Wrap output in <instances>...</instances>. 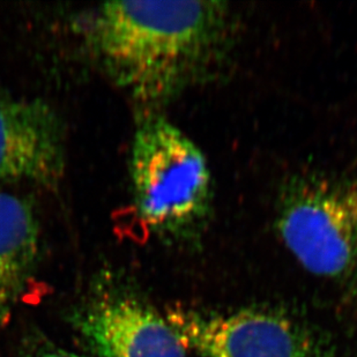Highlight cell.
Returning a JSON list of instances; mask_svg holds the SVG:
<instances>
[{
    "instance_id": "cell-1",
    "label": "cell",
    "mask_w": 357,
    "mask_h": 357,
    "mask_svg": "<svg viewBox=\"0 0 357 357\" xmlns=\"http://www.w3.org/2000/svg\"><path fill=\"white\" fill-rule=\"evenodd\" d=\"M88 49L119 88L155 108L205 73L229 35L223 1H112L80 22Z\"/></svg>"
},
{
    "instance_id": "cell-2",
    "label": "cell",
    "mask_w": 357,
    "mask_h": 357,
    "mask_svg": "<svg viewBox=\"0 0 357 357\" xmlns=\"http://www.w3.org/2000/svg\"><path fill=\"white\" fill-rule=\"evenodd\" d=\"M138 216L163 236H184L211 213L212 176L198 146L170 121L151 116L139 125L130 161Z\"/></svg>"
},
{
    "instance_id": "cell-3",
    "label": "cell",
    "mask_w": 357,
    "mask_h": 357,
    "mask_svg": "<svg viewBox=\"0 0 357 357\" xmlns=\"http://www.w3.org/2000/svg\"><path fill=\"white\" fill-rule=\"evenodd\" d=\"M277 229L304 270L348 277L357 267V179L294 176L280 193Z\"/></svg>"
},
{
    "instance_id": "cell-4",
    "label": "cell",
    "mask_w": 357,
    "mask_h": 357,
    "mask_svg": "<svg viewBox=\"0 0 357 357\" xmlns=\"http://www.w3.org/2000/svg\"><path fill=\"white\" fill-rule=\"evenodd\" d=\"M165 317L186 351L199 357H334L321 334L273 311L214 314L176 307Z\"/></svg>"
},
{
    "instance_id": "cell-5",
    "label": "cell",
    "mask_w": 357,
    "mask_h": 357,
    "mask_svg": "<svg viewBox=\"0 0 357 357\" xmlns=\"http://www.w3.org/2000/svg\"><path fill=\"white\" fill-rule=\"evenodd\" d=\"M64 168V128L57 112L45 102L0 91V179L54 189Z\"/></svg>"
},
{
    "instance_id": "cell-6",
    "label": "cell",
    "mask_w": 357,
    "mask_h": 357,
    "mask_svg": "<svg viewBox=\"0 0 357 357\" xmlns=\"http://www.w3.org/2000/svg\"><path fill=\"white\" fill-rule=\"evenodd\" d=\"M79 333L98 357H186L165 316L130 296H103L75 316Z\"/></svg>"
},
{
    "instance_id": "cell-7",
    "label": "cell",
    "mask_w": 357,
    "mask_h": 357,
    "mask_svg": "<svg viewBox=\"0 0 357 357\" xmlns=\"http://www.w3.org/2000/svg\"><path fill=\"white\" fill-rule=\"evenodd\" d=\"M40 228L31 204L0 192V326L8 321L33 279Z\"/></svg>"
},
{
    "instance_id": "cell-8",
    "label": "cell",
    "mask_w": 357,
    "mask_h": 357,
    "mask_svg": "<svg viewBox=\"0 0 357 357\" xmlns=\"http://www.w3.org/2000/svg\"><path fill=\"white\" fill-rule=\"evenodd\" d=\"M27 357H84L81 355L75 354L71 351H65L57 347H44L38 349L35 353L28 355Z\"/></svg>"
}]
</instances>
